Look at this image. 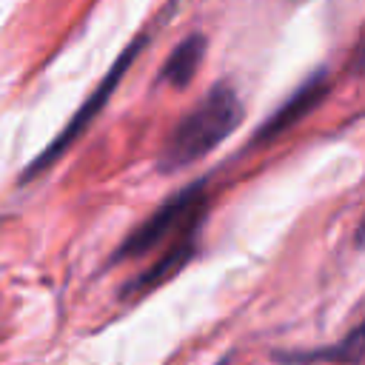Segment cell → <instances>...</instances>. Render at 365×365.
I'll use <instances>...</instances> for the list:
<instances>
[{"label": "cell", "mask_w": 365, "mask_h": 365, "mask_svg": "<svg viewBox=\"0 0 365 365\" xmlns=\"http://www.w3.org/2000/svg\"><path fill=\"white\" fill-rule=\"evenodd\" d=\"M242 123V100L231 83H217L168 134L160 151V171L174 174L208 157Z\"/></svg>", "instance_id": "1"}, {"label": "cell", "mask_w": 365, "mask_h": 365, "mask_svg": "<svg viewBox=\"0 0 365 365\" xmlns=\"http://www.w3.org/2000/svg\"><path fill=\"white\" fill-rule=\"evenodd\" d=\"M208 214V177H197L185 188L163 200L117 248L111 262L145 257L163 245H174L188 234H200Z\"/></svg>", "instance_id": "2"}, {"label": "cell", "mask_w": 365, "mask_h": 365, "mask_svg": "<svg viewBox=\"0 0 365 365\" xmlns=\"http://www.w3.org/2000/svg\"><path fill=\"white\" fill-rule=\"evenodd\" d=\"M145 43H148V37H137V40H131V43L125 46V51H123V54L117 57V63L106 71V77L97 83V88L83 100V106L74 111V117L66 123V128H63V131H60V134H57V137H54V140H51V143H48V145H46V148L31 160V163H29V168L20 174V182H23V185H26V182H31L34 177H40L43 171H48V168H51V165L66 154V148H68V145H74V140H77V137H80V134L94 123V117L106 108L108 97L114 94V88H117V86H120V80L125 77V71H128V66L134 63V57L145 48Z\"/></svg>", "instance_id": "3"}, {"label": "cell", "mask_w": 365, "mask_h": 365, "mask_svg": "<svg viewBox=\"0 0 365 365\" xmlns=\"http://www.w3.org/2000/svg\"><path fill=\"white\" fill-rule=\"evenodd\" d=\"M331 91V80H328V71L325 68H317L259 128H257V137H254V145H265L277 137H282L288 128H294L299 120H305Z\"/></svg>", "instance_id": "4"}, {"label": "cell", "mask_w": 365, "mask_h": 365, "mask_svg": "<svg viewBox=\"0 0 365 365\" xmlns=\"http://www.w3.org/2000/svg\"><path fill=\"white\" fill-rule=\"evenodd\" d=\"M197 245H200V234H188V237L177 240V242L168 245V248H165V251H163V254H160L143 274H137L134 279H128V282L123 285L120 297H123V299H140V297L151 294L154 288L165 285L174 274H180V271L194 259Z\"/></svg>", "instance_id": "5"}, {"label": "cell", "mask_w": 365, "mask_h": 365, "mask_svg": "<svg viewBox=\"0 0 365 365\" xmlns=\"http://www.w3.org/2000/svg\"><path fill=\"white\" fill-rule=\"evenodd\" d=\"M274 359L282 365H317V362H334V365H359L362 362V325H354L351 334L331 348H311V351H277Z\"/></svg>", "instance_id": "6"}, {"label": "cell", "mask_w": 365, "mask_h": 365, "mask_svg": "<svg viewBox=\"0 0 365 365\" xmlns=\"http://www.w3.org/2000/svg\"><path fill=\"white\" fill-rule=\"evenodd\" d=\"M205 46H208L205 37L197 34V31L188 34L182 43H177L171 48V54L165 57V63H163V68L157 74V83L171 86V88H185L194 80V74H197V68H200V63L205 57Z\"/></svg>", "instance_id": "7"}, {"label": "cell", "mask_w": 365, "mask_h": 365, "mask_svg": "<svg viewBox=\"0 0 365 365\" xmlns=\"http://www.w3.org/2000/svg\"><path fill=\"white\" fill-rule=\"evenodd\" d=\"M294 3H302V0H294Z\"/></svg>", "instance_id": "8"}]
</instances>
